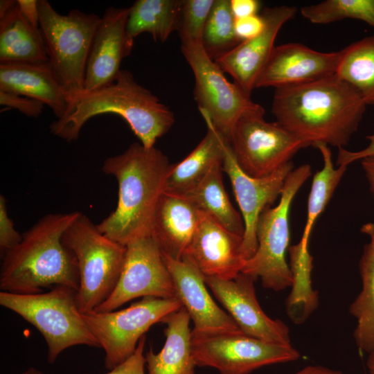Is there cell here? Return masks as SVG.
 <instances>
[{
    "label": "cell",
    "mask_w": 374,
    "mask_h": 374,
    "mask_svg": "<svg viewBox=\"0 0 374 374\" xmlns=\"http://www.w3.org/2000/svg\"><path fill=\"white\" fill-rule=\"evenodd\" d=\"M366 106L356 89L333 75L275 88L271 111L277 123L310 146L339 149L357 130Z\"/></svg>",
    "instance_id": "1"
},
{
    "label": "cell",
    "mask_w": 374,
    "mask_h": 374,
    "mask_svg": "<svg viewBox=\"0 0 374 374\" xmlns=\"http://www.w3.org/2000/svg\"><path fill=\"white\" fill-rule=\"evenodd\" d=\"M64 115L49 129L67 142L79 137L83 125L91 118L106 114L121 116L145 148L154 147L175 123L168 107L150 90L139 84L132 73L121 69L113 82L93 90L66 91Z\"/></svg>",
    "instance_id": "2"
},
{
    "label": "cell",
    "mask_w": 374,
    "mask_h": 374,
    "mask_svg": "<svg viewBox=\"0 0 374 374\" xmlns=\"http://www.w3.org/2000/svg\"><path fill=\"white\" fill-rule=\"evenodd\" d=\"M170 165L160 150L147 148L141 143L107 158L102 170L116 179L118 202L115 210L96 225L98 230L125 246L151 235L153 216Z\"/></svg>",
    "instance_id": "3"
},
{
    "label": "cell",
    "mask_w": 374,
    "mask_h": 374,
    "mask_svg": "<svg viewBox=\"0 0 374 374\" xmlns=\"http://www.w3.org/2000/svg\"><path fill=\"white\" fill-rule=\"evenodd\" d=\"M80 212L51 213L22 234L21 241L2 258L1 291L17 294L44 292L57 285L78 291V261L62 242V235Z\"/></svg>",
    "instance_id": "4"
},
{
    "label": "cell",
    "mask_w": 374,
    "mask_h": 374,
    "mask_svg": "<svg viewBox=\"0 0 374 374\" xmlns=\"http://www.w3.org/2000/svg\"><path fill=\"white\" fill-rule=\"evenodd\" d=\"M76 292L66 285L33 294L1 291L0 305L21 317L41 333L48 348L47 361L53 364L68 348L78 345L100 348L79 310Z\"/></svg>",
    "instance_id": "5"
},
{
    "label": "cell",
    "mask_w": 374,
    "mask_h": 374,
    "mask_svg": "<svg viewBox=\"0 0 374 374\" xmlns=\"http://www.w3.org/2000/svg\"><path fill=\"white\" fill-rule=\"evenodd\" d=\"M62 240L76 257L80 275L76 301L80 312L87 314L114 291L123 269L126 246L105 235L82 213L65 231Z\"/></svg>",
    "instance_id": "6"
},
{
    "label": "cell",
    "mask_w": 374,
    "mask_h": 374,
    "mask_svg": "<svg viewBox=\"0 0 374 374\" xmlns=\"http://www.w3.org/2000/svg\"><path fill=\"white\" fill-rule=\"evenodd\" d=\"M311 174L309 164L294 169L286 179L278 204L265 208L258 217V247L246 261L242 273L260 278L265 288L280 291L292 285L291 270L285 258L290 242V211L295 195Z\"/></svg>",
    "instance_id": "7"
},
{
    "label": "cell",
    "mask_w": 374,
    "mask_h": 374,
    "mask_svg": "<svg viewBox=\"0 0 374 374\" xmlns=\"http://www.w3.org/2000/svg\"><path fill=\"white\" fill-rule=\"evenodd\" d=\"M39 30L49 62L66 91L84 88L87 58L100 17L71 10L57 12L46 0H38Z\"/></svg>",
    "instance_id": "8"
},
{
    "label": "cell",
    "mask_w": 374,
    "mask_h": 374,
    "mask_svg": "<svg viewBox=\"0 0 374 374\" xmlns=\"http://www.w3.org/2000/svg\"><path fill=\"white\" fill-rule=\"evenodd\" d=\"M260 105L246 111L235 123L228 141L241 169L253 177L267 176L291 161L310 145L278 123L267 122Z\"/></svg>",
    "instance_id": "9"
},
{
    "label": "cell",
    "mask_w": 374,
    "mask_h": 374,
    "mask_svg": "<svg viewBox=\"0 0 374 374\" xmlns=\"http://www.w3.org/2000/svg\"><path fill=\"white\" fill-rule=\"evenodd\" d=\"M181 307L177 298L146 296L123 310L92 311L82 316L105 350V366L109 371L134 353L152 326Z\"/></svg>",
    "instance_id": "10"
},
{
    "label": "cell",
    "mask_w": 374,
    "mask_h": 374,
    "mask_svg": "<svg viewBox=\"0 0 374 374\" xmlns=\"http://www.w3.org/2000/svg\"><path fill=\"white\" fill-rule=\"evenodd\" d=\"M181 49L194 74V98L203 118L228 141L240 117L257 103L226 79L202 44H181Z\"/></svg>",
    "instance_id": "11"
},
{
    "label": "cell",
    "mask_w": 374,
    "mask_h": 374,
    "mask_svg": "<svg viewBox=\"0 0 374 374\" xmlns=\"http://www.w3.org/2000/svg\"><path fill=\"white\" fill-rule=\"evenodd\" d=\"M191 337L195 366L214 368L220 374H249L301 357L291 344L268 342L244 333L202 335L191 332Z\"/></svg>",
    "instance_id": "12"
},
{
    "label": "cell",
    "mask_w": 374,
    "mask_h": 374,
    "mask_svg": "<svg viewBox=\"0 0 374 374\" xmlns=\"http://www.w3.org/2000/svg\"><path fill=\"white\" fill-rule=\"evenodd\" d=\"M176 298L170 272L162 252L151 235L126 245V253L118 283L107 299L94 311L109 312L139 297Z\"/></svg>",
    "instance_id": "13"
},
{
    "label": "cell",
    "mask_w": 374,
    "mask_h": 374,
    "mask_svg": "<svg viewBox=\"0 0 374 374\" xmlns=\"http://www.w3.org/2000/svg\"><path fill=\"white\" fill-rule=\"evenodd\" d=\"M222 170L230 179L242 213L244 232L241 251L243 258L247 260L254 255L258 247L256 226L258 217L265 208L271 206L280 197L286 179L294 170V164L290 161L267 176L251 177L239 166L226 141Z\"/></svg>",
    "instance_id": "14"
},
{
    "label": "cell",
    "mask_w": 374,
    "mask_h": 374,
    "mask_svg": "<svg viewBox=\"0 0 374 374\" xmlns=\"http://www.w3.org/2000/svg\"><path fill=\"white\" fill-rule=\"evenodd\" d=\"M204 278L207 287L245 335L268 342L291 344L287 326L271 319L261 308L256 295L255 278L241 272L233 279Z\"/></svg>",
    "instance_id": "15"
},
{
    "label": "cell",
    "mask_w": 374,
    "mask_h": 374,
    "mask_svg": "<svg viewBox=\"0 0 374 374\" xmlns=\"http://www.w3.org/2000/svg\"><path fill=\"white\" fill-rule=\"evenodd\" d=\"M162 255L173 282L176 298L193 322L192 333H244L231 316L214 301L207 290L204 276L196 267L186 260Z\"/></svg>",
    "instance_id": "16"
},
{
    "label": "cell",
    "mask_w": 374,
    "mask_h": 374,
    "mask_svg": "<svg viewBox=\"0 0 374 374\" xmlns=\"http://www.w3.org/2000/svg\"><path fill=\"white\" fill-rule=\"evenodd\" d=\"M242 240L243 236L229 231L203 212L181 260L204 276L233 279L242 272L247 261L241 251Z\"/></svg>",
    "instance_id": "17"
},
{
    "label": "cell",
    "mask_w": 374,
    "mask_h": 374,
    "mask_svg": "<svg viewBox=\"0 0 374 374\" xmlns=\"http://www.w3.org/2000/svg\"><path fill=\"white\" fill-rule=\"evenodd\" d=\"M296 13L293 6L265 8L261 15L265 20L262 32L254 37L240 42L235 48L214 60L224 73L251 96L257 79L269 57L278 32Z\"/></svg>",
    "instance_id": "18"
},
{
    "label": "cell",
    "mask_w": 374,
    "mask_h": 374,
    "mask_svg": "<svg viewBox=\"0 0 374 374\" xmlns=\"http://www.w3.org/2000/svg\"><path fill=\"white\" fill-rule=\"evenodd\" d=\"M130 8H107L97 26L85 70L84 89L93 90L114 80L122 60L131 54L134 39L127 32Z\"/></svg>",
    "instance_id": "19"
},
{
    "label": "cell",
    "mask_w": 374,
    "mask_h": 374,
    "mask_svg": "<svg viewBox=\"0 0 374 374\" xmlns=\"http://www.w3.org/2000/svg\"><path fill=\"white\" fill-rule=\"evenodd\" d=\"M340 55V51L320 52L296 42L275 46L255 88H278L336 75Z\"/></svg>",
    "instance_id": "20"
},
{
    "label": "cell",
    "mask_w": 374,
    "mask_h": 374,
    "mask_svg": "<svg viewBox=\"0 0 374 374\" xmlns=\"http://www.w3.org/2000/svg\"><path fill=\"white\" fill-rule=\"evenodd\" d=\"M202 215L203 211L187 197L163 191L154 211L150 235L163 255L181 260Z\"/></svg>",
    "instance_id": "21"
},
{
    "label": "cell",
    "mask_w": 374,
    "mask_h": 374,
    "mask_svg": "<svg viewBox=\"0 0 374 374\" xmlns=\"http://www.w3.org/2000/svg\"><path fill=\"white\" fill-rule=\"evenodd\" d=\"M0 91L40 101L57 119L66 111V91L50 62L0 64Z\"/></svg>",
    "instance_id": "22"
},
{
    "label": "cell",
    "mask_w": 374,
    "mask_h": 374,
    "mask_svg": "<svg viewBox=\"0 0 374 374\" xmlns=\"http://www.w3.org/2000/svg\"><path fill=\"white\" fill-rule=\"evenodd\" d=\"M190 321L183 306L161 320L166 342L160 352L150 348L145 354L148 374H195Z\"/></svg>",
    "instance_id": "23"
},
{
    "label": "cell",
    "mask_w": 374,
    "mask_h": 374,
    "mask_svg": "<svg viewBox=\"0 0 374 374\" xmlns=\"http://www.w3.org/2000/svg\"><path fill=\"white\" fill-rule=\"evenodd\" d=\"M207 132L198 145L179 163L171 164L164 190L186 195L194 189L216 164L222 163L227 141L208 121Z\"/></svg>",
    "instance_id": "24"
},
{
    "label": "cell",
    "mask_w": 374,
    "mask_h": 374,
    "mask_svg": "<svg viewBox=\"0 0 374 374\" xmlns=\"http://www.w3.org/2000/svg\"><path fill=\"white\" fill-rule=\"evenodd\" d=\"M48 56L39 30L21 13L17 0L0 12V64L45 63Z\"/></svg>",
    "instance_id": "25"
},
{
    "label": "cell",
    "mask_w": 374,
    "mask_h": 374,
    "mask_svg": "<svg viewBox=\"0 0 374 374\" xmlns=\"http://www.w3.org/2000/svg\"><path fill=\"white\" fill-rule=\"evenodd\" d=\"M360 231L368 235L359 261L362 287L349 307L357 319L353 337L358 348L370 353L374 350V222L364 224Z\"/></svg>",
    "instance_id": "26"
},
{
    "label": "cell",
    "mask_w": 374,
    "mask_h": 374,
    "mask_svg": "<svg viewBox=\"0 0 374 374\" xmlns=\"http://www.w3.org/2000/svg\"><path fill=\"white\" fill-rule=\"evenodd\" d=\"M182 0H137L130 7L127 32L134 38L150 33L155 41L164 42L178 30Z\"/></svg>",
    "instance_id": "27"
},
{
    "label": "cell",
    "mask_w": 374,
    "mask_h": 374,
    "mask_svg": "<svg viewBox=\"0 0 374 374\" xmlns=\"http://www.w3.org/2000/svg\"><path fill=\"white\" fill-rule=\"evenodd\" d=\"M222 163L213 166L203 180L189 193V198L202 211L229 231L243 236L242 217L235 209L224 189Z\"/></svg>",
    "instance_id": "28"
},
{
    "label": "cell",
    "mask_w": 374,
    "mask_h": 374,
    "mask_svg": "<svg viewBox=\"0 0 374 374\" xmlns=\"http://www.w3.org/2000/svg\"><path fill=\"white\" fill-rule=\"evenodd\" d=\"M292 290L285 302L286 312L296 324L305 322L319 305L318 293L311 281L313 258L300 242L288 248Z\"/></svg>",
    "instance_id": "29"
},
{
    "label": "cell",
    "mask_w": 374,
    "mask_h": 374,
    "mask_svg": "<svg viewBox=\"0 0 374 374\" xmlns=\"http://www.w3.org/2000/svg\"><path fill=\"white\" fill-rule=\"evenodd\" d=\"M336 75L374 105V35L365 37L340 51Z\"/></svg>",
    "instance_id": "30"
},
{
    "label": "cell",
    "mask_w": 374,
    "mask_h": 374,
    "mask_svg": "<svg viewBox=\"0 0 374 374\" xmlns=\"http://www.w3.org/2000/svg\"><path fill=\"white\" fill-rule=\"evenodd\" d=\"M314 148L320 151L323 166L313 177L308 197L306 222L299 241L307 247L314 224L331 199L348 167L340 166L335 168L328 145L319 143Z\"/></svg>",
    "instance_id": "31"
},
{
    "label": "cell",
    "mask_w": 374,
    "mask_h": 374,
    "mask_svg": "<svg viewBox=\"0 0 374 374\" xmlns=\"http://www.w3.org/2000/svg\"><path fill=\"white\" fill-rule=\"evenodd\" d=\"M234 24L230 0H215L202 40L206 53L212 60L225 55L240 42L235 35Z\"/></svg>",
    "instance_id": "32"
},
{
    "label": "cell",
    "mask_w": 374,
    "mask_h": 374,
    "mask_svg": "<svg viewBox=\"0 0 374 374\" xmlns=\"http://www.w3.org/2000/svg\"><path fill=\"white\" fill-rule=\"evenodd\" d=\"M301 14L315 24L351 19L374 28V0H326L301 8Z\"/></svg>",
    "instance_id": "33"
},
{
    "label": "cell",
    "mask_w": 374,
    "mask_h": 374,
    "mask_svg": "<svg viewBox=\"0 0 374 374\" xmlns=\"http://www.w3.org/2000/svg\"><path fill=\"white\" fill-rule=\"evenodd\" d=\"M215 0H182L178 26L181 44L201 43Z\"/></svg>",
    "instance_id": "34"
},
{
    "label": "cell",
    "mask_w": 374,
    "mask_h": 374,
    "mask_svg": "<svg viewBox=\"0 0 374 374\" xmlns=\"http://www.w3.org/2000/svg\"><path fill=\"white\" fill-rule=\"evenodd\" d=\"M22 240L10 218L4 196H0V254L2 258L8 251L17 246Z\"/></svg>",
    "instance_id": "35"
},
{
    "label": "cell",
    "mask_w": 374,
    "mask_h": 374,
    "mask_svg": "<svg viewBox=\"0 0 374 374\" xmlns=\"http://www.w3.org/2000/svg\"><path fill=\"white\" fill-rule=\"evenodd\" d=\"M0 104L33 118L39 116L44 107L37 100L3 91H0Z\"/></svg>",
    "instance_id": "36"
},
{
    "label": "cell",
    "mask_w": 374,
    "mask_h": 374,
    "mask_svg": "<svg viewBox=\"0 0 374 374\" xmlns=\"http://www.w3.org/2000/svg\"><path fill=\"white\" fill-rule=\"evenodd\" d=\"M145 341L146 337L144 335L139 340L134 353L105 374H145L146 361L143 351Z\"/></svg>",
    "instance_id": "37"
},
{
    "label": "cell",
    "mask_w": 374,
    "mask_h": 374,
    "mask_svg": "<svg viewBox=\"0 0 374 374\" xmlns=\"http://www.w3.org/2000/svg\"><path fill=\"white\" fill-rule=\"evenodd\" d=\"M264 26L265 20L261 15L235 19V33L240 42L260 34Z\"/></svg>",
    "instance_id": "38"
},
{
    "label": "cell",
    "mask_w": 374,
    "mask_h": 374,
    "mask_svg": "<svg viewBox=\"0 0 374 374\" xmlns=\"http://www.w3.org/2000/svg\"><path fill=\"white\" fill-rule=\"evenodd\" d=\"M368 141V144L364 148L356 151H349L344 148H339L337 157V165L338 166H348L351 163L361 160L365 157L374 154V132L366 137Z\"/></svg>",
    "instance_id": "39"
},
{
    "label": "cell",
    "mask_w": 374,
    "mask_h": 374,
    "mask_svg": "<svg viewBox=\"0 0 374 374\" xmlns=\"http://www.w3.org/2000/svg\"><path fill=\"white\" fill-rule=\"evenodd\" d=\"M230 6L235 19L258 15L260 2L257 0H230Z\"/></svg>",
    "instance_id": "40"
},
{
    "label": "cell",
    "mask_w": 374,
    "mask_h": 374,
    "mask_svg": "<svg viewBox=\"0 0 374 374\" xmlns=\"http://www.w3.org/2000/svg\"><path fill=\"white\" fill-rule=\"evenodd\" d=\"M19 9L26 21L39 29V12L38 0H17Z\"/></svg>",
    "instance_id": "41"
},
{
    "label": "cell",
    "mask_w": 374,
    "mask_h": 374,
    "mask_svg": "<svg viewBox=\"0 0 374 374\" xmlns=\"http://www.w3.org/2000/svg\"><path fill=\"white\" fill-rule=\"evenodd\" d=\"M360 161L369 185L370 191L374 196V154L365 157Z\"/></svg>",
    "instance_id": "42"
},
{
    "label": "cell",
    "mask_w": 374,
    "mask_h": 374,
    "mask_svg": "<svg viewBox=\"0 0 374 374\" xmlns=\"http://www.w3.org/2000/svg\"><path fill=\"white\" fill-rule=\"evenodd\" d=\"M295 374H343L341 371L331 369L320 365L308 366Z\"/></svg>",
    "instance_id": "43"
},
{
    "label": "cell",
    "mask_w": 374,
    "mask_h": 374,
    "mask_svg": "<svg viewBox=\"0 0 374 374\" xmlns=\"http://www.w3.org/2000/svg\"><path fill=\"white\" fill-rule=\"evenodd\" d=\"M366 367L370 374H374V350L368 353L366 360Z\"/></svg>",
    "instance_id": "44"
},
{
    "label": "cell",
    "mask_w": 374,
    "mask_h": 374,
    "mask_svg": "<svg viewBox=\"0 0 374 374\" xmlns=\"http://www.w3.org/2000/svg\"><path fill=\"white\" fill-rule=\"evenodd\" d=\"M21 374H44L42 371L34 367H30Z\"/></svg>",
    "instance_id": "45"
}]
</instances>
